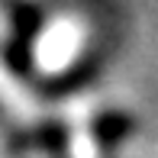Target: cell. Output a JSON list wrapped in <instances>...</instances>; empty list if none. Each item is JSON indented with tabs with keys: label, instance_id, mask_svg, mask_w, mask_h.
Returning a JSON list of instances; mask_svg holds the SVG:
<instances>
[{
	"label": "cell",
	"instance_id": "5",
	"mask_svg": "<svg viewBox=\"0 0 158 158\" xmlns=\"http://www.w3.org/2000/svg\"><path fill=\"white\" fill-rule=\"evenodd\" d=\"M16 3H19V0H0V6H6V13H10L13 6H16Z\"/></svg>",
	"mask_w": 158,
	"mask_h": 158
},
{
	"label": "cell",
	"instance_id": "6",
	"mask_svg": "<svg viewBox=\"0 0 158 158\" xmlns=\"http://www.w3.org/2000/svg\"><path fill=\"white\" fill-rule=\"evenodd\" d=\"M0 119H3V106H0Z\"/></svg>",
	"mask_w": 158,
	"mask_h": 158
},
{
	"label": "cell",
	"instance_id": "4",
	"mask_svg": "<svg viewBox=\"0 0 158 158\" xmlns=\"http://www.w3.org/2000/svg\"><path fill=\"white\" fill-rule=\"evenodd\" d=\"M3 58L16 71L19 77H29L32 74V55H29V42H19V39H10L3 45Z\"/></svg>",
	"mask_w": 158,
	"mask_h": 158
},
{
	"label": "cell",
	"instance_id": "1",
	"mask_svg": "<svg viewBox=\"0 0 158 158\" xmlns=\"http://www.w3.org/2000/svg\"><path fill=\"white\" fill-rule=\"evenodd\" d=\"M68 148V129L58 119H45L26 129L10 132V152H48V155H64Z\"/></svg>",
	"mask_w": 158,
	"mask_h": 158
},
{
	"label": "cell",
	"instance_id": "3",
	"mask_svg": "<svg viewBox=\"0 0 158 158\" xmlns=\"http://www.w3.org/2000/svg\"><path fill=\"white\" fill-rule=\"evenodd\" d=\"M10 23H13V39H19V42H32V35L42 29V13L35 10L32 3L19 0V3L10 10Z\"/></svg>",
	"mask_w": 158,
	"mask_h": 158
},
{
	"label": "cell",
	"instance_id": "2",
	"mask_svg": "<svg viewBox=\"0 0 158 158\" xmlns=\"http://www.w3.org/2000/svg\"><path fill=\"white\" fill-rule=\"evenodd\" d=\"M132 129H135V119L129 116V113L106 110V113H100V116H94L90 132H94V139H97L100 148H116L126 135H132Z\"/></svg>",
	"mask_w": 158,
	"mask_h": 158
}]
</instances>
